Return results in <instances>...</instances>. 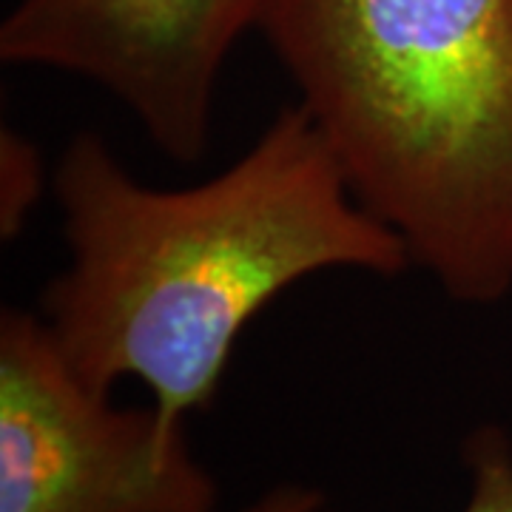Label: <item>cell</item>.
I'll use <instances>...</instances> for the list:
<instances>
[{
    "mask_svg": "<svg viewBox=\"0 0 512 512\" xmlns=\"http://www.w3.org/2000/svg\"><path fill=\"white\" fill-rule=\"evenodd\" d=\"M49 183L69 265L40 296V319L89 387L146 384L165 433L214 404L239 336L293 285L413 268L299 103L197 185L140 183L94 131L74 134Z\"/></svg>",
    "mask_w": 512,
    "mask_h": 512,
    "instance_id": "obj_1",
    "label": "cell"
},
{
    "mask_svg": "<svg viewBox=\"0 0 512 512\" xmlns=\"http://www.w3.org/2000/svg\"><path fill=\"white\" fill-rule=\"evenodd\" d=\"M353 194L458 305L512 291V0H265Z\"/></svg>",
    "mask_w": 512,
    "mask_h": 512,
    "instance_id": "obj_2",
    "label": "cell"
},
{
    "mask_svg": "<svg viewBox=\"0 0 512 512\" xmlns=\"http://www.w3.org/2000/svg\"><path fill=\"white\" fill-rule=\"evenodd\" d=\"M220 487L151 407H114L40 313H0V512H214Z\"/></svg>",
    "mask_w": 512,
    "mask_h": 512,
    "instance_id": "obj_3",
    "label": "cell"
},
{
    "mask_svg": "<svg viewBox=\"0 0 512 512\" xmlns=\"http://www.w3.org/2000/svg\"><path fill=\"white\" fill-rule=\"evenodd\" d=\"M262 9L265 0H20L0 26V60L89 80L168 160L197 165L222 69Z\"/></svg>",
    "mask_w": 512,
    "mask_h": 512,
    "instance_id": "obj_4",
    "label": "cell"
},
{
    "mask_svg": "<svg viewBox=\"0 0 512 512\" xmlns=\"http://www.w3.org/2000/svg\"><path fill=\"white\" fill-rule=\"evenodd\" d=\"M46 188L43 160L32 140L3 128L0 134V231L15 239Z\"/></svg>",
    "mask_w": 512,
    "mask_h": 512,
    "instance_id": "obj_5",
    "label": "cell"
},
{
    "mask_svg": "<svg viewBox=\"0 0 512 512\" xmlns=\"http://www.w3.org/2000/svg\"><path fill=\"white\" fill-rule=\"evenodd\" d=\"M470 498L464 512H512V441L501 427H478L464 441Z\"/></svg>",
    "mask_w": 512,
    "mask_h": 512,
    "instance_id": "obj_6",
    "label": "cell"
},
{
    "mask_svg": "<svg viewBox=\"0 0 512 512\" xmlns=\"http://www.w3.org/2000/svg\"><path fill=\"white\" fill-rule=\"evenodd\" d=\"M242 512H333L328 495L308 484H276Z\"/></svg>",
    "mask_w": 512,
    "mask_h": 512,
    "instance_id": "obj_7",
    "label": "cell"
}]
</instances>
